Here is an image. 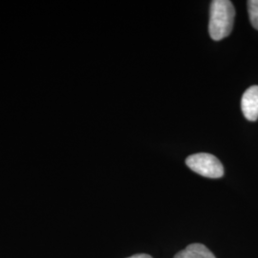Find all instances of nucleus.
Returning a JSON list of instances; mask_svg holds the SVG:
<instances>
[{"mask_svg":"<svg viewBox=\"0 0 258 258\" xmlns=\"http://www.w3.org/2000/svg\"><path fill=\"white\" fill-rule=\"evenodd\" d=\"M173 258H216L203 244L194 243L179 251Z\"/></svg>","mask_w":258,"mask_h":258,"instance_id":"20e7f679","label":"nucleus"},{"mask_svg":"<svg viewBox=\"0 0 258 258\" xmlns=\"http://www.w3.org/2000/svg\"><path fill=\"white\" fill-rule=\"evenodd\" d=\"M185 164L199 175L218 179L224 176V167L221 162L212 154L197 153L187 157Z\"/></svg>","mask_w":258,"mask_h":258,"instance_id":"f03ea898","label":"nucleus"},{"mask_svg":"<svg viewBox=\"0 0 258 258\" xmlns=\"http://www.w3.org/2000/svg\"><path fill=\"white\" fill-rule=\"evenodd\" d=\"M248 12L252 27L258 30V0L248 1Z\"/></svg>","mask_w":258,"mask_h":258,"instance_id":"39448f33","label":"nucleus"},{"mask_svg":"<svg viewBox=\"0 0 258 258\" xmlns=\"http://www.w3.org/2000/svg\"><path fill=\"white\" fill-rule=\"evenodd\" d=\"M235 10L229 0H213L210 12V36L219 41L231 34L234 23Z\"/></svg>","mask_w":258,"mask_h":258,"instance_id":"f257e3e1","label":"nucleus"},{"mask_svg":"<svg viewBox=\"0 0 258 258\" xmlns=\"http://www.w3.org/2000/svg\"><path fill=\"white\" fill-rule=\"evenodd\" d=\"M242 112L247 120L254 121L258 119V86L249 87L243 94L241 100Z\"/></svg>","mask_w":258,"mask_h":258,"instance_id":"7ed1b4c3","label":"nucleus"},{"mask_svg":"<svg viewBox=\"0 0 258 258\" xmlns=\"http://www.w3.org/2000/svg\"><path fill=\"white\" fill-rule=\"evenodd\" d=\"M127 258H152L149 254H146V253H139V254H135V255H132L130 257Z\"/></svg>","mask_w":258,"mask_h":258,"instance_id":"423d86ee","label":"nucleus"}]
</instances>
